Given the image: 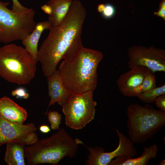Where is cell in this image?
I'll return each mask as SVG.
<instances>
[{"instance_id": "603a6c76", "label": "cell", "mask_w": 165, "mask_h": 165, "mask_svg": "<svg viewBox=\"0 0 165 165\" xmlns=\"http://www.w3.org/2000/svg\"><path fill=\"white\" fill-rule=\"evenodd\" d=\"M13 6L11 10L17 13H22L27 11L29 8L22 5L18 0H12Z\"/></svg>"}, {"instance_id": "8992f818", "label": "cell", "mask_w": 165, "mask_h": 165, "mask_svg": "<svg viewBox=\"0 0 165 165\" xmlns=\"http://www.w3.org/2000/svg\"><path fill=\"white\" fill-rule=\"evenodd\" d=\"M9 4L0 0V42L5 44L21 41L32 32L36 24L33 8L17 13L7 7Z\"/></svg>"}, {"instance_id": "7a4b0ae2", "label": "cell", "mask_w": 165, "mask_h": 165, "mask_svg": "<svg viewBox=\"0 0 165 165\" xmlns=\"http://www.w3.org/2000/svg\"><path fill=\"white\" fill-rule=\"evenodd\" d=\"M103 55L83 47L70 61L62 60L58 69L64 87L72 94L94 92L97 84V68Z\"/></svg>"}, {"instance_id": "f1b7e54d", "label": "cell", "mask_w": 165, "mask_h": 165, "mask_svg": "<svg viewBox=\"0 0 165 165\" xmlns=\"http://www.w3.org/2000/svg\"><path fill=\"white\" fill-rule=\"evenodd\" d=\"M158 165H165V160H164L160 163H159Z\"/></svg>"}, {"instance_id": "4fadbf2b", "label": "cell", "mask_w": 165, "mask_h": 165, "mask_svg": "<svg viewBox=\"0 0 165 165\" xmlns=\"http://www.w3.org/2000/svg\"><path fill=\"white\" fill-rule=\"evenodd\" d=\"M47 82L48 94L50 100L46 114L51 105L56 102L60 105L72 94L64 86L58 70H57L52 76L47 78Z\"/></svg>"}, {"instance_id": "9c48e42d", "label": "cell", "mask_w": 165, "mask_h": 165, "mask_svg": "<svg viewBox=\"0 0 165 165\" xmlns=\"http://www.w3.org/2000/svg\"><path fill=\"white\" fill-rule=\"evenodd\" d=\"M128 64L130 69L138 66H145L153 73L165 72V50L153 46L148 47L133 46L128 49Z\"/></svg>"}, {"instance_id": "277c9868", "label": "cell", "mask_w": 165, "mask_h": 165, "mask_svg": "<svg viewBox=\"0 0 165 165\" xmlns=\"http://www.w3.org/2000/svg\"><path fill=\"white\" fill-rule=\"evenodd\" d=\"M37 63L21 46L11 43L0 48V76L10 82L29 84L35 76Z\"/></svg>"}, {"instance_id": "8fae6325", "label": "cell", "mask_w": 165, "mask_h": 165, "mask_svg": "<svg viewBox=\"0 0 165 165\" xmlns=\"http://www.w3.org/2000/svg\"><path fill=\"white\" fill-rule=\"evenodd\" d=\"M150 71L145 66H138L121 75L116 84L122 94L138 97L142 93L141 86L144 78Z\"/></svg>"}, {"instance_id": "ac0fdd59", "label": "cell", "mask_w": 165, "mask_h": 165, "mask_svg": "<svg viewBox=\"0 0 165 165\" xmlns=\"http://www.w3.org/2000/svg\"><path fill=\"white\" fill-rule=\"evenodd\" d=\"M165 94V84L156 88L141 93L138 97L141 101L149 103L155 101L159 96Z\"/></svg>"}, {"instance_id": "ffe728a7", "label": "cell", "mask_w": 165, "mask_h": 165, "mask_svg": "<svg viewBox=\"0 0 165 165\" xmlns=\"http://www.w3.org/2000/svg\"><path fill=\"white\" fill-rule=\"evenodd\" d=\"M48 121L50 124V128L53 130H58L62 120V116L58 112L50 111L47 112Z\"/></svg>"}, {"instance_id": "e0dca14e", "label": "cell", "mask_w": 165, "mask_h": 165, "mask_svg": "<svg viewBox=\"0 0 165 165\" xmlns=\"http://www.w3.org/2000/svg\"><path fill=\"white\" fill-rule=\"evenodd\" d=\"M4 160L8 165H25L24 145L17 142L7 143Z\"/></svg>"}, {"instance_id": "3957f363", "label": "cell", "mask_w": 165, "mask_h": 165, "mask_svg": "<svg viewBox=\"0 0 165 165\" xmlns=\"http://www.w3.org/2000/svg\"><path fill=\"white\" fill-rule=\"evenodd\" d=\"M58 130L49 137L25 146L24 155L28 165H57L66 156L75 157L80 139L73 138L63 128Z\"/></svg>"}, {"instance_id": "52a82bcc", "label": "cell", "mask_w": 165, "mask_h": 165, "mask_svg": "<svg viewBox=\"0 0 165 165\" xmlns=\"http://www.w3.org/2000/svg\"><path fill=\"white\" fill-rule=\"evenodd\" d=\"M93 92L72 94L60 105L67 127L81 129L94 119L97 103L94 99Z\"/></svg>"}, {"instance_id": "30bf717a", "label": "cell", "mask_w": 165, "mask_h": 165, "mask_svg": "<svg viewBox=\"0 0 165 165\" xmlns=\"http://www.w3.org/2000/svg\"><path fill=\"white\" fill-rule=\"evenodd\" d=\"M37 129L33 123L19 124L9 121L0 115V146L11 142L25 145H32L38 139Z\"/></svg>"}, {"instance_id": "d4e9b609", "label": "cell", "mask_w": 165, "mask_h": 165, "mask_svg": "<svg viewBox=\"0 0 165 165\" xmlns=\"http://www.w3.org/2000/svg\"><path fill=\"white\" fill-rule=\"evenodd\" d=\"M154 14L156 16L162 18L165 20V0H161L158 10L154 12Z\"/></svg>"}, {"instance_id": "9a60e30c", "label": "cell", "mask_w": 165, "mask_h": 165, "mask_svg": "<svg viewBox=\"0 0 165 165\" xmlns=\"http://www.w3.org/2000/svg\"><path fill=\"white\" fill-rule=\"evenodd\" d=\"M158 151L156 145L145 147L141 155L133 158L129 157H117L112 160L108 165H146L155 158Z\"/></svg>"}, {"instance_id": "44dd1931", "label": "cell", "mask_w": 165, "mask_h": 165, "mask_svg": "<svg viewBox=\"0 0 165 165\" xmlns=\"http://www.w3.org/2000/svg\"><path fill=\"white\" fill-rule=\"evenodd\" d=\"M115 12V9L114 7L111 4H107L105 5L104 9L101 13L104 18L108 19L114 16Z\"/></svg>"}, {"instance_id": "ba28073f", "label": "cell", "mask_w": 165, "mask_h": 165, "mask_svg": "<svg viewBox=\"0 0 165 165\" xmlns=\"http://www.w3.org/2000/svg\"><path fill=\"white\" fill-rule=\"evenodd\" d=\"M114 129L119 138V144L116 149L112 151L106 152L101 147L93 148L87 146L82 141V144L86 148L89 152L85 162L86 164L108 165L111 161L116 157L133 158L136 155L137 150L134 146V143L118 129Z\"/></svg>"}, {"instance_id": "5b68a950", "label": "cell", "mask_w": 165, "mask_h": 165, "mask_svg": "<svg viewBox=\"0 0 165 165\" xmlns=\"http://www.w3.org/2000/svg\"><path fill=\"white\" fill-rule=\"evenodd\" d=\"M127 114L129 138L134 143H144L165 125V112L148 104H131L127 108Z\"/></svg>"}, {"instance_id": "cb8c5ba5", "label": "cell", "mask_w": 165, "mask_h": 165, "mask_svg": "<svg viewBox=\"0 0 165 165\" xmlns=\"http://www.w3.org/2000/svg\"><path fill=\"white\" fill-rule=\"evenodd\" d=\"M156 106L161 110L165 112V94L158 96L155 99Z\"/></svg>"}, {"instance_id": "7c38bea8", "label": "cell", "mask_w": 165, "mask_h": 165, "mask_svg": "<svg viewBox=\"0 0 165 165\" xmlns=\"http://www.w3.org/2000/svg\"><path fill=\"white\" fill-rule=\"evenodd\" d=\"M0 115L13 122L24 124L28 117L26 110L6 96L0 98Z\"/></svg>"}, {"instance_id": "2e32d148", "label": "cell", "mask_w": 165, "mask_h": 165, "mask_svg": "<svg viewBox=\"0 0 165 165\" xmlns=\"http://www.w3.org/2000/svg\"><path fill=\"white\" fill-rule=\"evenodd\" d=\"M73 0H50L47 4L52 10V14L49 16L48 20L51 27H56L63 21L68 12Z\"/></svg>"}, {"instance_id": "6da1fadb", "label": "cell", "mask_w": 165, "mask_h": 165, "mask_svg": "<svg viewBox=\"0 0 165 165\" xmlns=\"http://www.w3.org/2000/svg\"><path fill=\"white\" fill-rule=\"evenodd\" d=\"M86 15L80 1L74 0L62 23L49 30L37 54V61L46 77L52 75L61 61L75 57L83 47L81 35Z\"/></svg>"}, {"instance_id": "484cf974", "label": "cell", "mask_w": 165, "mask_h": 165, "mask_svg": "<svg viewBox=\"0 0 165 165\" xmlns=\"http://www.w3.org/2000/svg\"><path fill=\"white\" fill-rule=\"evenodd\" d=\"M42 10L49 16L52 13V10L51 7L47 4L44 5L41 7Z\"/></svg>"}, {"instance_id": "7402d4cb", "label": "cell", "mask_w": 165, "mask_h": 165, "mask_svg": "<svg viewBox=\"0 0 165 165\" xmlns=\"http://www.w3.org/2000/svg\"><path fill=\"white\" fill-rule=\"evenodd\" d=\"M12 95L16 96V98H22L24 99H28L29 97V94L23 88L20 87L13 90L11 92Z\"/></svg>"}, {"instance_id": "d6986e66", "label": "cell", "mask_w": 165, "mask_h": 165, "mask_svg": "<svg viewBox=\"0 0 165 165\" xmlns=\"http://www.w3.org/2000/svg\"><path fill=\"white\" fill-rule=\"evenodd\" d=\"M156 87V76L150 71L145 76L141 86V93L145 92Z\"/></svg>"}, {"instance_id": "f546056e", "label": "cell", "mask_w": 165, "mask_h": 165, "mask_svg": "<svg viewBox=\"0 0 165 165\" xmlns=\"http://www.w3.org/2000/svg\"><path fill=\"white\" fill-rule=\"evenodd\" d=\"M1 152V150L0 149V153Z\"/></svg>"}, {"instance_id": "4316f807", "label": "cell", "mask_w": 165, "mask_h": 165, "mask_svg": "<svg viewBox=\"0 0 165 165\" xmlns=\"http://www.w3.org/2000/svg\"><path fill=\"white\" fill-rule=\"evenodd\" d=\"M39 130L41 132L44 134L48 133L51 130L50 128L46 125H41L39 127Z\"/></svg>"}, {"instance_id": "83f0119b", "label": "cell", "mask_w": 165, "mask_h": 165, "mask_svg": "<svg viewBox=\"0 0 165 165\" xmlns=\"http://www.w3.org/2000/svg\"><path fill=\"white\" fill-rule=\"evenodd\" d=\"M105 6V5L103 3L99 4L97 8L98 12L99 13H102L104 9Z\"/></svg>"}, {"instance_id": "5bb4252c", "label": "cell", "mask_w": 165, "mask_h": 165, "mask_svg": "<svg viewBox=\"0 0 165 165\" xmlns=\"http://www.w3.org/2000/svg\"><path fill=\"white\" fill-rule=\"evenodd\" d=\"M51 25L48 20L36 24L33 31L22 41V45L28 53L37 63L38 46L42 34L45 30H50Z\"/></svg>"}]
</instances>
